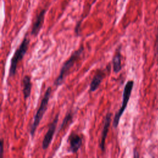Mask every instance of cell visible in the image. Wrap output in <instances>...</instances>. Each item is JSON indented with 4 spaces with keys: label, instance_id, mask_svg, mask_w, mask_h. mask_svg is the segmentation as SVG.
<instances>
[{
    "label": "cell",
    "instance_id": "cell-3",
    "mask_svg": "<svg viewBox=\"0 0 158 158\" xmlns=\"http://www.w3.org/2000/svg\"><path fill=\"white\" fill-rule=\"evenodd\" d=\"M30 43V40L27 37V35H25L22 42L19 47L17 49L13 57L11 59V67L10 70V76L13 77L16 74L17 67L19 62L23 59L27 52Z\"/></svg>",
    "mask_w": 158,
    "mask_h": 158
},
{
    "label": "cell",
    "instance_id": "cell-4",
    "mask_svg": "<svg viewBox=\"0 0 158 158\" xmlns=\"http://www.w3.org/2000/svg\"><path fill=\"white\" fill-rule=\"evenodd\" d=\"M134 85V82L133 80L128 81L125 85L124 92H123V99H122V106L120 109L118 111V112L116 114L114 118L113 124H112L114 128H116L119 126L120 117H122L123 114H124L127 106V104L130 100L131 92L133 90Z\"/></svg>",
    "mask_w": 158,
    "mask_h": 158
},
{
    "label": "cell",
    "instance_id": "cell-1",
    "mask_svg": "<svg viewBox=\"0 0 158 158\" xmlns=\"http://www.w3.org/2000/svg\"><path fill=\"white\" fill-rule=\"evenodd\" d=\"M83 51L84 48L82 45L77 51H74L71 56L64 63L62 68L61 69L59 76L57 77L54 82L55 85L60 86L63 84L64 81V78L68 75L69 71L74 66V64L77 62V61L79 59V58L80 57Z\"/></svg>",
    "mask_w": 158,
    "mask_h": 158
},
{
    "label": "cell",
    "instance_id": "cell-13",
    "mask_svg": "<svg viewBox=\"0 0 158 158\" xmlns=\"http://www.w3.org/2000/svg\"><path fill=\"white\" fill-rule=\"evenodd\" d=\"M155 51L156 55L157 56V60L158 61V28H157V33L156 37V43H155Z\"/></svg>",
    "mask_w": 158,
    "mask_h": 158
},
{
    "label": "cell",
    "instance_id": "cell-10",
    "mask_svg": "<svg viewBox=\"0 0 158 158\" xmlns=\"http://www.w3.org/2000/svg\"><path fill=\"white\" fill-rule=\"evenodd\" d=\"M23 84H24V89L23 94L25 100H27L31 94L32 91V82L31 78L29 75H25L23 79Z\"/></svg>",
    "mask_w": 158,
    "mask_h": 158
},
{
    "label": "cell",
    "instance_id": "cell-14",
    "mask_svg": "<svg viewBox=\"0 0 158 158\" xmlns=\"http://www.w3.org/2000/svg\"><path fill=\"white\" fill-rule=\"evenodd\" d=\"M0 158H3V151H4V142L3 140L1 139V146H0Z\"/></svg>",
    "mask_w": 158,
    "mask_h": 158
},
{
    "label": "cell",
    "instance_id": "cell-9",
    "mask_svg": "<svg viewBox=\"0 0 158 158\" xmlns=\"http://www.w3.org/2000/svg\"><path fill=\"white\" fill-rule=\"evenodd\" d=\"M105 75H106V74H105V72L103 70H99L97 73L95 75L90 85V92H95L98 89V88L100 85L104 77H105Z\"/></svg>",
    "mask_w": 158,
    "mask_h": 158
},
{
    "label": "cell",
    "instance_id": "cell-2",
    "mask_svg": "<svg viewBox=\"0 0 158 158\" xmlns=\"http://www.w3.org/2000/svg\"><path fill=\"white\" fill-rule=\"evenodd\" d=\"M51 93V88L49 86L48 88V89L47 90L45 95H44V97L41 102L40 108L37 111L35 116L34 117V120L32 123V125L30 127V134L32 137L33 138L35 135V133L37 128L39 126L40 123L45 114V112L47 110L48 108V101L49 100V98Z\"/></svg>",
    "mask_w": 158,
    "mask_h": 158
},
{
    "label": "cell",
    "instance_id": "cell-11",
    "mask_svg": "<svg viewBox=\"0 0 158 158\" xmlns=\"http://www.w3.org/2000/svg\"><path fill=\"white\" fill-rule=\"evenodd\" d=\"M112 65H113V71L115 74H117L121 71L122 64H121V54H120V49L117 50L116 54L113 57Z\"/></svg>",
    "mask_w": 158,
    "mask_h": 158
},
{
    "label": "cell",
    "instance_id": "cell-5",
    "mask_svg": "<svg viewBox=\"0 0 158 158\" xmlns=\"http://www.w3.org/2000/svg\"><path fill=\"white\" fill-rule=\"evenodd\" d=\"M59 114H57L55 118L52 122L51 123L49 126L48 130L46 135L44 137L43 142H42V148L44 150H47V149L49 147L50 143H51L52 138H53V136L55 132V130L56 128V126L58 124V122L59 120Z\"/></svg>",
    "mask_w": 158,
    "mask_h": 158
},
{
    "label": "cell",
    "instance_id": "cell-15",
    "mask_svg": "<svg viewBox=\"0 0 158 158\" xmlns=\"http://www.w3.org/2000/svg\"><path fill=\"white\" fill-rule=\"evenodd\" d=\"M134 157H139V154H138L136 150H134Z\"/></svg>",
    "mask_w": 158,
    "mask_h": 158
},
{
    "label": "cell",
    "instance_id": "cell-8",
    "mask_svg": "<svg viewBox=\"0 0 158 158\" xmlns=\"http://www.w3.org/2000/svg\"><path fill=\"white\" fill-rule=\"evenodd\" d=\"M46 12H47V10L46 9H44V10H43L36 17L35 21L33 24V27H32V29L31 32L32 35L35 36V37L38 35V34L40 32L43 26Z\"/></svg>",
    "mask_w": 158,
    "mask_h": 158
},
{
    "label": "cell",
    "instance_id": "cell-7",
    "mask_svg": "<svg viewBox=\"0 0 158 158\" xmlns=\"http://www.w3.org/2000/svg\"><path fill=\"white\" fill-rule=\"evenodd\" d=\"M68 142H69V151L72 153H76L80 148L82 144V139L78 134L72 133L69 137Z\"/></svg>",
    "mask_w": 158,
    "mask_h": 158
},
{
    "label": "cell",
    "instance_id": "cell-6",
    "mask_svg": "<svg viewBox=\"0 0 158 158\" xmlns=\"http://www.w3.org/2000/svg\"><path fill=\"white\" fill-rule=\"evenodd\" d=\"M111 117H112V114L111 112H108L106 114V117H105L104 120V126L102 131L101 143L100 144V148H101V150L103 152L105 151V143H106V139L108 135L109 128L111 124Z\"/></svg>",
    "mask_w": 158,
    "mask_h": 158
},
{
    "label": "cell",
    "instance_id": "cell-12",
    "mask_svg": "<svg viewBox=\"0 0 158 158\" xmlns=\"http://www.w3.org/2000/svg\"><path fill=\"white\" fill-rule=\"evenodd\" d=\"M72 115L71 114V112L68 113L67 114L65 118L64 119V120H63V122H62V124L61 125L59 130L60 131L61 129H63V127H64L67 124L68 122H69V120H72Z\"/></svg>",
    "mask_w": 158,
    "mask_h": 158
}]
</instances>
